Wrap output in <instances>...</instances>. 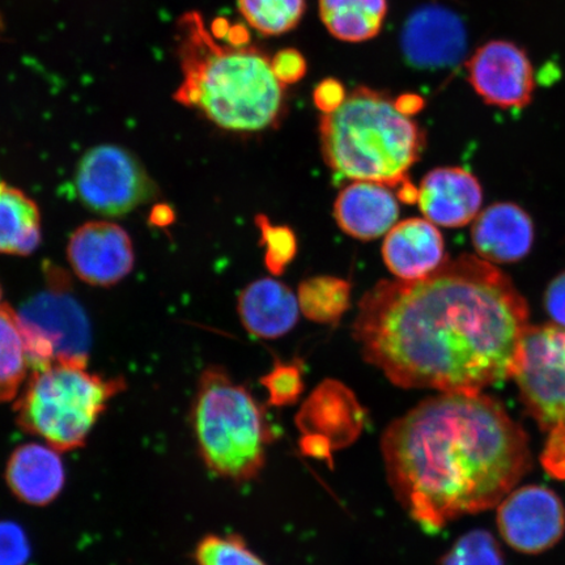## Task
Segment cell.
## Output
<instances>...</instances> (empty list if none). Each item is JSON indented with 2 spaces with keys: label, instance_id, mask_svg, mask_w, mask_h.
Returning <instances> with one entry per match:
<instances>
[{
  "label": "cell",
  "instance_id": "cell-28",
  "mask_svg": "<svg viewBox=\"0 0 565 565\" xmlns=\"http://www.w3.org/2000/svg\"><path fill=\"white\" fill-rule=\"evenodd\" d=\"M263 384L275 406L292 404L299 398L303 387L301 371L294 364L275 365V369L263 379Z\"/></svg>",
  "mask_w": 565,
  "mask_h": 565
},
{
  "label": "cell",
  "instance_id": "cell-30",
  "mask_svg": "<svg viewBox=\"0 0 565 565\" xmlns=\"http://www.w3.org/2000/svg\"><path fill=\"white\" fill-rule=\"evenodd\" d=\"M275 76L282 86L299 82L307 73V62L302 54L295 49H285L271 58Z\"/></svg>",
  "mask_w": 565,
  "mask_h": 565
},
{
  "label": "cell",
  "instance_id": "cell-26",
  "mask_svg": "<svg viewBox=\"0 0 565 565\" xmlns=\"http://www.w3.org/2000/svg\"><path fill=\"white\" fill-rule=\"evenodd\" d=\"M441 565H504L497 540L484 530H475L459 539Z\"/></svg>",
  "mask_w": 565,
  "mask_h": 565
},
{
  "label": "cell",
  "instance_id": "cell-32",
  "mask_svg": "<svg viewBox=\"0 0 565 565\" xmlns=\"http://www.w3.org/2000/svg\"><path fill=\"white\" fill-rule=\"evenodd\" d=\"M345 96L348 94H345L342 83L335 79H328L318 84L313 98L317 108L322 110L323 115H327V113L337 110L345 100Z\"/></svg>",
  "mask_w": 565,
  "mask_h": 565
},
{
  "label": "cell",
  "instance_id": "cell-14",
  "mask_svg": "<svg viewBox=\"0 0 565 565\" xmlns=\"http://www.w3.org/2000/svg\"><path fill=\"white\" fill-rule=\"evenodd\" d=\"M482 202V186L463 168L434 169L420 183L419 209L427 221L440 227L459 228L475 222Z\"/></svg>",
  "mask_w": 565,
  "mask_h": 565
},
{
  "label": "cell",
  "instance_id": "cell-18",
  "mask_svg": "<svg viewBox=\"0 0 565 565\" xmlns=\"http://www.w3.org/2000/svg\"><path fill=\"white\" fill-rule=\"evenodd\" d=\"M6 482L21 503L33 507L53 503L66 482L61 451L47 444L21 445L7 462Z\"/></svg>",
  "mask_w": 565,
  "mask_h": 565
},
{
  "label": "cell",
  "instance_id": "cell-27",
  "mask_svg": "<svg viewBox=\"0 0 565 565\" xmlns=\"http://www.w3.org/2000/svg\"><path fill=\"white\" fill-rule=\"evenodd\" d=\"M256 223L266 250V266L273 274L279 275L292 263L298 252L295 233L282 225L271 224L265 215H259Z\"/></svg>",
  "mask_w": 565,
  "mask_h": 565
},
{
  "label": "cell",
  "instance_id": "cell-5",
  "mask_svg": "<svg viewBox=\"0 0 565 565\" xmlns=\"http://www.w3.org/2000/svg\"><path fill=\"white\" fill-rule=\"evenodd\" d=\"M192 427L198 451L214 475L245 482L263 470L270 441L263 409L222 369L202 373Z\"/></svg>",
  "mask_w": 565,
  "mask_h": 565
},
{
  "label": "cell",
  "instance_id": "cell-20",
  "mask_svg": "<svg viewBox=\"0 0 565 565\" xmlns=\"http://www.w3.org/2000/svg\"><path fill=\"white\" fill-rule=\"evenodd\" d=\"M38 203L23 190L0 180V254L30 256L41 244Z\"/></svg>",
  "mask_w": 565,
  "mask_h": 565
},
{
  "label": "cell",
  "instance_id": "cell-12",
  "mask_svg": "<svg viewBox=\"0 0 565 565\" xmlns=\"http://www.w3.org/2000/svg\"><path fill=\"white\" fill-rule=\"evenodd\" d=\"M67 258L76 277L95 287L118 285L136 264L129 233L104 221L83 224L71 235Z\"/></svg>",
  "mask_w": 565,
  "mask_h": 565
},
{
  "label": "cell",
  "instance_id": "cell-3",
  "mask_svg": "<svg viewBox=\"0 0 565 565\" xmlns=\"http://www.w3.org/2000/svg\"><path fill=\"white\" fill-rule=\"evenodd\" d=\"M175 41L182 70L177 102L233 132H259L280 124L286 86L265 52L246 44H221L198 12L179 20Z\"/></svg>",
  "mask_w": 565,
  "mask_h": 565
},
{
  "label": "cell",
  "instance_id": "cell-22",
  "mask_svg": "<svg viewBox=\"0 0 565 565\" xmlns=\"http://www.w3.org/2000/svg\"><path fill=\"white\" fill-rule=\"evenodd\" d=\"M32 371L18 312L0 306V404L19 397Z\"/></svg>",
  "mask_w": 565,
  "mask_h": 565
},
{
  "label": "cell",
  "instance_id": "cell-9",
  "mask_svg": "<svg viewBox=\"0 0 565 565\" xmlns=\"http://www.w3.org/2000/svg\"><path fill=\"white\" fill-rule=\"evenodd\" d=\"M32 372L54 363L87 365L89 323L84 310L61 289L34 296L18 312Z\"/></svg>",
  "mask_w": 565,
  "mask_h": 565
},
{
  "label": "cell",
  "instance_id": "cell-29",
  "mask_svg": "<svg viewBox=\"0 0 565 565\" xmlns=\"http://www.w3.org/2000/svg\"><path fill=\"white\" fill-rule=\"evenodd\" d=\"M30 556L24 530L15 522L0 521V565H25Z\"/></svg>",
  "mask_w": 565,
  "mask_h": 565
},
{
  "label": "cell",
  "instance_id": "cell-1",
  "mask_svg": "<svg viewBox=\"0 0 565 565\" xmlns=\"http://www.w3.org/2000/svg\"><path fill=\"white\" fill-rule=\"evenodd\" d=\"M529 329L510 278L463 254L418 280H383L359 302L353 338L394 385L480 393L512 377Z\"/></svg>",
  "mask_w": 565,
  "mask_h": 565
},
{
  "label": "cell",
  "instance_id": "cell-2",
  "mask_svg": "<svg viewBox=\"0 0 565 565\" xmlns=\"http://www.w3.org/2000/svg\"><path fill=\"white\" fill-rule=\"evenodd\" d=\"M381 449L399 503L430 532L500 504L530 468L524 429L482 392L420 402L387 427Z\"/></svg>",
  "mask_w": 565,
  "mask_h": 565
},
{
  "label": "cell",
  "instance_id": "cell-19",
  "mask_svg": "<svg viewBox=\"0 0 565 565\" xmlns=\"http://www.w3.org/2000/svg\"><path fill=\"white\" fill-rule=\"evenodd\" d=\"M298 295L273 278L250 282L238 298V315L254 337L275 339L286 335L299 321Z\"/></svg>",
  "mask_w": 565,
  "mask_h": 565
},
{
  "label": "cell",
  "instance_id": "cell-10",
  "mask_svg": "<svg viewBox=\"0 0 565 565\" xmlns=\"http://www.w3.org/2000/svg\"><path fill=\"white\" fill-rule=\"evenodd\" d=\"M498 526L514 550L541 554L559 542L565 532L564 505L546 487H522L499 504Z\"/></svg>",
  "mask_w": 565,
  "mask_h": 565
},
{
  "label": "cell",
  "instance_id": "cell-7",
  "mask_svg": "<svg viewBox=\"0 0 565 565\" xmlns=\"http://www.w3.org/2000/svg\"><path fill=\"white\" fill-rule=\"evenodd\" d=\"M512 377L527 412L547 440L542 463L551 476L565 478V329L529 327Z\"/></svg>",
  "mask_w": 565,
  "mask_h": 565
},
{
  "label": "cell",
  "instance_id": "cell-13",
  "mask_svg": "<svg viewBox=\"0 0 565 565\" xmlns=\"http://www.w3.org/2000/svg\"><path fill=\"white\" fill-rule=\"evenodd\" d=\"M462 20L441 6H424L409 15L401 47L409 65L422 70L454 67L466 53Z\"/></svg>",
  "mask_w": 565,
  "mask_h": 565
},
{
  "label": "cell",
  "instance_id": "cell-17",
  "mask_svg": "<svg viewBox=\"0 0 565 565\" xmlns=\"http://www.w3.org/2000/svg\"><path fill=\"white\" fill-rule=\"evenodd\" d=\"M334 217L344 233L362 242H371L387 235L397 224L399 203L391 188L356 181L338 194Z\"/></svg>",
  "mask_w": 565,
  "mask_h": 565
},
{
  "label": "cell",
  "instance_id": "cell-23",
  "mask_svg": "<svg viewBox=\"0 0 565 565\" xmlns=\"http://www.w3.org/2000/svg\"><path fill=\"white\" fill-rule=\"evenodd\" d=\"M301 313L317 323H334L350 308V282L334 277L302 281L298 292Z\"/></svg>",
  "mask_w": 565,
  "mask_h": 565
},
{
  "label": "cell",
  "instance_id": "cell-24",
  "mask_svg": "<svg viewBox=\"0 0 565 565\" xmlns=\"http://www.w3.org/2000/svg\"><path fill=\"white\" fill-rule=\"evenodd\" d=\"M242 15L264 35H279L298 26L306 0H238Z\"/></svg>",
  "mask_w": 565,
  "mask_h": 565
},
{
  "label": "cell",
  "instance_id": "cell-21",
  "mask_svg": "<svg viewBox=\"0 0 565 565\" xmlns=\"http://www.w3.org/2000/svg\"><path fill=\"white\" fill-rule=\"evenodd\" d=\"M386 13V0H320L322 23L339 41L364 42L376 38Z\"/></svg>",
  "mask_w": 565,
  "mask_h": 565
},
{
  "label": "cell",
  "instance_id": "cell-33",
  "mask_svg": "<svg viewBox=\"0 0 565 565\" xmlns=\"http://www.w3.org/2000/svg\"><path fill=\"white\" fill-rule=\"evenodd\" d=\"M395 106L405 116L412 117L423 109L424 102L418 95H402L395 100Z\"/></svg>",
  "mask_w": 565,
  "mask_h": 565
},
{
  "label": "cell",
  "instance_id": "cell-34",
  "mask_svg": "<svg viewBox=\"0 0 565 565\" xmlns=\"http://www.w3.org/2000/svg\"><path fill=\"white\" fill-rule=\"evenodd\" d=\"M0 300H2V287H0Z\"/></svg>",
  "mask_w": 565,
  "mask_h": 565
},
{
  "label": "cell",
  "instance_id": "cell-6",
  "mask_svg": "<svg viewBox=\"0 0 565 565\" xmlns=\"http://www.w3.org/2000/svg\"><path fill=\"white\" fill-rule=\"evenodd\" d=\"M124 388L121 379H104L87 365L54 363L28 377L17 399V422L61 454L82 448Z\"/></svg>",
  "mask_w": 565,
  "mask_h": 565
},
{
  "label": "cell",
  "instance_id": "cell-4",
  "mask_svg": "<svg viewBox=\"0 0 565 565\" xmlns=\"http://www.w3.org/2000/svg\"><path fill=\"white\" fill-rule=\"evenodd\" d=\"M320 140L331 171L398 190L413 183L407 173L426 146L419 125L391 96L366 87L353 89L321 117Z\"/></svg>",
  "mask_w": 565,
  "mask_h": 565
},
{
  "label": "cell",
  "instance_id": "cell-16",
  "mask_svg": "<svg viewBox=\"0 0 565 565\" xmlns=\"http://www.w3.org/2000/svg\"><path fill=\"white\" fill-rule=\"evenodd\" d=\"M383 258L398 280L422 279L445 263L444 237L427 218H407L387 233Z\"/></svg>",
  "mask_w": 565,
  "mask_h": 565
},
{
  "label": "cell",
  "instance_id": "cell-15",
  "mask_svg": "<svg viewBox=\"0 0 565 565\" xmlns=\"http://www.w3.org/2000/svg\"><path fill=\"white\" fill-rule=\"evenodd\" d=\"M471 239L478 257L490 264H515L524 259L534 243V225L514 203H497L479 214Z\"/></svg>",
  "mask_w": 565,
  "mask_h": 565
},
{
  "label": "cell",
  "instance_id": "cell-8",
  "mask_svg": "<svg viewBox=\"0 0 565 565\" xmlns=\"http://www.w3.org/2000/svg\"><path fill=\"white\" fill-rule=\"evenodd\" d=\"M74 188L90 211L104 216H124L158 195L157 183L139 159L124 147L90 148L76 167Z\"/></svg>",
  "mask_w": 565,
  "mask_h": 565
},
{
  "label": "cell",
  "instance_id": "cell-11",
  "mask_svg": "<svg viewBox=\"0 0 565 565\" xmlns=\"http://www.w3.org/2000/svg\"><path fill=\"white\" fill-rule=\"evenodd\" d=\"M468 70L472 88L486 104L522 109L532 102L535 88L532 61L514 42H487L471 56Z\"/></svg>",
  "mask_w": 565,
  "mask_h": 565
},
{
  "label": "cell",
  "instance_id": "cell-25",
  "mask_svg": "<svg viewBox=\"0 0 565 565\" xmlns=\"http://www.w3.org/2000/svg\"><path fill=\"white\" fill-rule=\"evenodd\" d=\"M198 565H266L237 535H207L194 551Z\"/></svg>",
  "mask_w": 565,
  "mask_h": 565
},
{
  "label": "cell",
  "instance_id": "cell-31",
  "mask_svg": "<svg viewBox=\"0 0 565 565\" xmlns=\"http://www.w3.org/2000/svg\"><path fill=\"white\" fill-rule=\"evenodd\" d=\"M545 308L553 324L565 329V271L550 282L545 294Z\"/></svg>",
  "mask_w": 565,
  "mask_h": 565
}]
</instances>
